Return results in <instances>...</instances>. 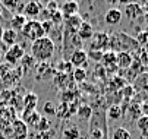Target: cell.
Here are the masks:
<instances>
[{
  "label": "cell",
  "mask_w": 148,
  "mask_h": 139,
  "mask_svg": "<svg viewBox=\"0 0 148 139\" xmlns=\"http://www.w3.org/2000/svg\"><path fill=\"white\" fill-rule=\"evenodd\" d=\"M101 65L106 69H110V72H114L117 69L116 66V53L112 50H107L103 53V59H101Z\"/></svg>",
  "instance_id": "8fae6325"
},
{
  "label": "cell",
  "mask_w": 148,
  "mask_h": 139,
  "mask_svg": "<svg viewBox=\"0 0 148 139\" xmlns=\"http://www.w3.org/2000/svg\"><path fill=\"white\" fill-rule=\"evenodd\" d=\"M122 16H123V12L120 9L110 7L104 15V21H106V24H109V25H117L122 21Z\"/></svg>",
  "instance_id": "30bf717a"
},
{
  "label": "cell",
  "mask_w": 148,
  "mask_h": 139,
  "mask_svg": "<svg viewBox=\"0 0 148 139\" xmlns=\"http://www.w3.org/2000/svg\"><path fill=\"white\" fill-rule=\"evenodd\" d=\"M134 89L139 92H148V75L145 72H141L135 79H134Z\"/></svg>",
  "instance_id": "5bb4252c"
},
{
  "label": "cell",
  "mask_w": 148,
  "mask_h": 139,
  "mask_svg": "<svg viewBox=\"0 0 148 139\" xmlns=\"http://www.w3.org/2000/svg\"><path fill=\"white\" fill-rule=\"evenodd\" d=\"M0 59H2V50H0Z\"/></svg>",
  "instance_id": "b9f144b4"
},
{
  "label": "cell",
  "mask_w": 148,
  "mask_h": 139,
  "mask_svg": "<svg viewBox=\"0 0 148 139\" xmlns=\"http://www.w3.org/2000/svg\"><path fill=\"white\" fill-rule=\"evenodd\" d=\"M25 56V50L21 44H15L12 47H9L6 51H5V60L9 66H15L19 60H22Z\"/></svg>",
  "instance_id": "5b68a950"
},
{
  "label": "cell",
  "mask_w": 148,
  "mask_h": 139,
  "mask_svg": "<svg viewBox=\"0 0 148 139\" xmlns=\"http://www.w3.org/2000/svg\"><path fill=\"white\" fill-rule=\"evenodd\" d=\"M27 21H28V19H27L22 13H15V15L12 16V19H10V28H12L13 31L19 32V31H22V28H24V25L27 24Z\"/></svg>",
  "instance_id": "d6986e66"
},
{
  "label": "cell",
  "mask_w": 148,
  "mask_h": 139,
  "mask_svg": "<svg viewBox=\"0 0 148 139\" xmlns=\"http://www.w3.org/2000/svg\"><path fill=\"white\" fill-rule=\"evenodd\" d=\"M43 111L46 113V114H50V116H54L56 114V107L50 103V101H47L46 104H44V108H43Z\"/></svg>",
  "instance_id": "836d02e7"
},
{
  "label": "cell",
  "mask_w": 148,
  "mask_h": 139,
  "mask_svg": "<svg viewBox=\"0 0 148 139\" xmlns=\"http://www.w3.org/2000/svg\"><path fill=\"white\" fill-rule=\"evenodd\" d=\"M139 48V44L135 40V37H131L126 32H116L110 35L109 41V50L114 53H135Z\"/></svg>",
  "instance_id": "7a4b0ae2"
},
{
  "label": "cell",
  "mask_w": 148,
  "mask_h": 139,
  "mask_svg": "<svg viewBox=\"0 0 148 139\" xmlns=\"http://www.w3.org/2000/svg\"><path fill=\"white\" fill-rule=\"evenodd\" d=\"M91 139H92V138H91Z\"/></svg>",
  "instance_id": "7bdbcfd3"
},
{
  "label": "cell",
  "mask_w": 148,
  "mask_h": 139,
  "mask_svg": "<svg viewBox=\"0 0 148 139\" xmlns=\"http://www.w3.org/2000/svg\"><path fill=\"white\" fill-rule=\"evenodd\" d=\"M135 40L138 41L139 47H141V46H145V44L148 43V32H147V31H142V32H139V34H138V37H136Z\"/></svg>",
  "instance_id": "1f68e13d"
},
{
  "label": "cell",
  "mask_w": 148,
  "mask_h": 139,
  "mask_svg": "<svg viewBox=\"0 0 148 139\" xmlns=\"http://www.w3.org/2000/svg\"><path fill=\"white\" fill-rule=\"evenodd\" d=\"M76 116L81 119V120H91V117H92V108L91 106H87V104H84V106H79L76 108Z\"/></svg>",
  "instance_id": "ffe728a7"
},
{
  "label": "cell",
  "mask_w": 148,
  "mask_h": 139,
  "mask_svg": "<svg viewBox=\"0 0 148 139\" xmlns=\"http://www.w3.org/2000/svg\"><path fill=\"white\" fill-rule=\"evenodd\" d=\"M144 19H145V22H147V25H148V10L144 13Z\"/></svg>",
  "instance_id": "f35d334b"
},
{
  "label": "cell",
  "mask_w": 148,
  "mask_h": 139,
  "mask_svg": "<svg viewBox=\"0 0 148 139\" xmlns=\"http://www.w3.org/2000/svg\"><path fill=\"white\" fill-rule=\"evenodd\" d=\"M128 114H129L131 119H134V120H138V119L142 116L141 104H139V103H129V106H128Z\"/></svg>",
  "instance_id": "7402d4cb"
},
{
  "label": "cell",
  "mask_w": 148,
  "mask_h": 139,
  "mask_svg": "<svg viewBox=\"0 0 148 139\" xmlns=\"http://www.w3.org/2000/svg\"><path fill=\"white\" fill-rule=\"evenodd\" d=\"M125 15H126V18L128 19H131V21H134V19H136V18H139L141 15H142V12H144V9H142V6L141 5H138V3H128L125 6Z\"/></svg>",
  "instance_id": "4fadbf2b"
},
{
  "label": "cell",
  "mask_w": 148,
  "mask_h": 139,
  "mask_svg": "<svg viewBox=\"0 0 148 139\" xmlns=\"http://www.w3.org/2000/svg\"><path fill=\"white\" fill-rule=\"evenodd\" d=\"M107 116H109V119H112V120H117V119H120L123 116V108L119 104H112L107 108Z\"/></svg>",
  "instance_id": "44dd1931"
},
{
  "label": "cell",
  "mask_w": 148,
  "mask_h": 139,
  "mask_svg": "<svg viewBox=\"0 0 148 139\" xmlns=\"http://www.w3.org/2000/svg\"><path fill=\"white\" fill-rule=\"evenodd\" d=\"M3 31H5V28H3V25L0 24V44H2V37H3Z\"/></svg>",
  "instance_id": "74e56055"
},
{
  "label": "cell",
  "mask_w": 148,
  "mask_h": 139,
  "mask_svg": "<svg viewBox=\"0 0 148 139\" xmlns=\"http://www.w3.org/2000/svg\"><path fill=\"white\" fill-rule=\"evenodd\" d=\"M144 70H145V73H147V75H148V65H147V66H145V67H144Z\"/></svg>",
  "instance_id": "60d3db41"
},
{
  "label": "cell",
  "mask_w": 148,
  "mask_h": 139,
  "mask_svg": "<svg viewBox=\"0 0 148 139\" xmlns=\"http://www.w3.org/2000/svg\"><path fill=\"white\" fill-rule=\"evenodd\" d=\"M126 85H128V84H126V79L122 78V76H114L110 81V88L114 89V91H119V89L122 91Z\"/></svg>",
  "instance_id": "cb8c5ba5"
},
{
  "label": "cell",
  "mask_w": 148,
  "mask_h": 139,
  "mask_svg": "<svg viewBox=\"0 0 148 139\" xmlns=\"http://www.w3.org/2000/svg\"><path fill=\"white\" fill-rule=\"evenodd\" d=\"M141 111H142V116L148 117V98L141 103Z\"/></svg>",
  "instance_id": "d590c367"
},
{
  "label": "cell",
  "mask_w": 148,
  "mask_h": 139,
  "mask_svg": "<svg viewBox=\"0 0 148 139\" xmlns=\"http://www.w3.org/2000/svg\"><path fill=\"white\" fill-rule=\"evenodd\" d=\"M144 48H145V51H147V53H148V43H147V44H145V46H144Z\"/></svg>",
  "instance_id": "ab89813d"
},
{
  "label": "cell",
  "mask_w": 148,
  "mask_h": 139,
  "mask_svg": "<svg viewBox=\"0 0 148 139\" xmlns=\"http://www.w3.org/2000/svg\"><path fill=\"white\" fill-rule=\"evenodd\" d=\"M54 51H56V46L50 37H43L31 43V57L35 62L49 63L54 56Z\"/></svg>",
  "instance_id": "6da1fadb"
},
{
  "label": "cell",
  "mask_w": 148,
  "mask_h": 139,
  "mask_svg": "<svg viewBox=\"0 0 148 139\" xmlns=\"http://www.w3.org/2000/svg\"><path fill=\"white\" fill-rule=\"evenodd\" d=\"M21 32H22L24 38L28 40V41H31V43L46 37L44 29H43V27H41V22L37 21V19H29V21H27V24L24 25V28H22Z\"/></svg>",
  "instance_id": "3957f363"
},
{
  "label": "cell",
  "mask_w": 148,
  "mask_h": 139,
  "mask_svg": "<svg viewBox=\"0 0 148 139\" xmlns=\"http://www.w3.org/2000/svg\"><path fill=\"white\" fill-rule=\"evenodd\" d=\"M12 136L13 139H25L28 135V126L22 120H15L12 123Z\"/></svg>",
  "instance_id": "9c48e42d"
},
{
  "label": "cell",
  "mask_w": 148,
  "mask_h": 139,
  "mask_svg": "<svg viewBox=\"0 0 148 139\" xmlns=\"http://www.w3.org/2000/svg\"><path fill=\"white\" fill-rule=\"evenodd\" d=\"M78 37L82 40V41H85V40H91L92 35H94V28L90 22H85V21H82L79 29H78Z\"/></svg>",
  "instance_id": "2e32d148"
},
{
  "label": "cell",
  "mask_w": 148,
  "mask_h": 139,
  "mask_svg": "<svg viewBox=\"0 0 148 139\" xmlns=\"http://www.w3.org/2000/svg\"><path fill=\"white\" fill-rule=\"evenodd\" d=\"M50 73H51V67L49 66V63H40L38 70H37V78H38V79L47 78Z\"/></svg>",
  "instance_id": "83f0119b"
},
{
  "label": "cell",
  "mask_w": 148,
  "mask_h": 139,
  "mask_svg": "<svg viewBox=\"0 0 148 139\" xmlns=\"http://www.w3.org/2000/svg\"><path fill=\"white\" fill-rule=\"evenodd\" d=\"M62 136H63V139H79L81 132L76 126H69V127H66L65 130H63Z\"/></svg>",
  "instance_id": "603a6c76"
},
{
  "label": "cell",
  "mask_w": 148,
  "mask_h": 139,
  "mask_svg": "<svg viewBox=\"0 0 148 139\" xmlns=\"http://www.w3.org/2000/svg\"><path fill=\"white\" fill-rule=\"evenodd\" d=\"M136 127L139 129V132L144 136H148V117L147 116H141L136 120Z\"/></svg>",
  "instance_id": "484cf974"
},
{
  "label": "cell",
  "mask_w": 148,
  "mask_h": 139,
  "mask_svg": "<svg viewBox=\"0 0 148 139\" xmlns=\"http://www.w3.org/2000/svg\"><path fill=\"white\" fill-rule=\"evenodd\" d=\"M41 12H43V6H41V3L38 2H28L25 3L24 6V10H22V15L28 19H35Z\"/></svg>",
  "instance_id": "52a82bcc"
},
{
  "label": "cell",
  "mask_w": 148,
  "mask_h": 139,
  "mask_svg": "<svg viewBox=\"0 0 148 139\" xmlns=\"http://www.w3.org/2000/svg\"><path fill=\"white\" fill-rule=\"evenodd\" d=\"M135 95V89L132 85H126L123 89H122V97L126 103H131V98Z\"/></svg>",
  "instance_id": "f1b7e54d"
},
{
  "label": "cell",
  "mask_w": 148,
  "mask_h": 139,
  "mask_svg": "<svg viewBox=\"0 0 148 139\" xmlns=\"http://www.w3.org/2000/svg\"><path fill=\"white\" fill-rule=\"evenodd\" d=\"M60 12H62V15H63V18H71V16H75V15H78V12H79V3L78 2H65L62 6H60V9H59Z\"/></svg>",
  "instance_id": "7c38bea8"
},
{
  "label": "cell",
  "mask_w": 148,
  "mask_h": 139,
  "mask_svg": "<svg viewBox=\"0 0 148 139\" xmlns=\"http://www.w3.org/2000/svg\"><path fill=\"white\" fill-rule=\"evenodd\" d=\"M41 27H43V29H44L46 37H49V32L53 29V24L49 21V19H44V21H41Z\"/></svg>",
  "instance_id": "d6a6232c"
},
{
  "label": "cell",
  "mask_w": 148,
  "mask_h": 139,
  "mask_svg": "<svg viewBox=\"0 0 148 139\" xmlns=\"http://www.w3.org/2000/svg\"><path fill=\"white\" fill-rule=\"evenodd\" d=\"M37 103H38V97L34 92H28L24 97V113H32L37 110Z\"/></svg>",
  "instance_id": "9a60e30c"
},
{
  "label": "cell",
  "mask_w": 148,
  "mask_h": 139,
  "mask_svg": "<svg viewBox=\"0 0 148 139\" xmlns=\"http://www.w3.org/2000/svg\"><path fill=\"white\" fill-rule=\"evenodd\" d=\"M72 79H73L76 84L85 82V79H87V70H85V69H73V72H72Z\"/></svg>",
  "instance_id": "d4e9b609"
},
{
  "label": "cell",
  "mask_w": 148,
  "mask_h": 139,
  "mask_svg": "<svg viewBox=\"0 0 148 139\" xmlns=\"http://www.w3.org/2000/svg\"><path fill=\"white\" fill-rule=\"evenodd\" d=\"M134 63V56L131 53H116V66L117 69L128 70Z\"/></svg>",
  "instance_id": "ba28073f"
},
{
  "label": "cell",
  "mask_w": 148,
  "mask_h": 139,
  "mask_svg": "<svg viewBox=\"0 0 148 139\" xmlns=\"http://www.w3.org/2000/svg\"><path fill=\"white\" fill-rule=\"evenodd\" d=\"M109 41H110V35L107 32H94L92 38L90 40V50L94 51H104L106 48H109Z\"/></svg>",
  "instance_id": "277c9868"
},
{
  "label": "cell",
  "mask_w": 148,
  "mask_h": 139,
  "mask_svg": "<svg viewBox=\"0 0 148 139\" xmlns=\"http://www.w3.org/2000/svg\"><path fill=\"white\" fill-rule=\"evenodd\" d=\"M112 139H131V132L125 127H117V129H114Z\"/></svg>",
  "instance_id": "4316f807"
},
{
  "label": "cell",
  "mask_w": 148,
  "mask_h": 139,
  "mask_svg": "<svg viewBox=\"0 0 148 139\" xmlns=\"http://www.w3.org/2000/svg\"><path fill=\"white\" fill-rule=\"evenodd\" d=\"M3 12H6V10L3 9V6H2V5H0V22H2V21H3V18H5Z\"/></svg>",
  "instance_id": "8d00e7d4"
},
{
  "label": "cell",
  "mask_w": 148,
  "mask_h": 139,
  "mask_svg": "<svg viewBox=\"0 0 148 139\" xmlns=\"http://www.w3.org/2000/svg\"><path fill=\"white\" fill-rule=\"evenodd\" d=\"M68 60L72 66H75V69H87L88 67V56H87V51L84 48L75 50L69 56Z\"/></svg>",
  "instance_id": "8992f818"
},
{
  "label": "cell",
  "mask_w": 148,
  "mask_h": 139,
  "mask_svg": "<svg viewBox=\"0 0 148 139\" xmlns=\"http://www.w3.org/2000/svg\"><path fill=\"white\" fill-rule=\"evenodd\" d=\"M103 53H104V51H94V50H88V51H87V56H88V59H91V60H94V62H101V59H103Z\"/></svg>",
  "instance_id": "f546056e"
},
{
  "label": "cell",
  "mask_w": 148,
  "mask_h": 139,
  "mask_svg": "<svg viewBox=\"0 0 148 139\" xmlns=\"http://www.w3.org/2000/svg\"><path fill=\"white\" fill-rule=\"evenodd\" d=\"M9 72H10V66L8 63H0V79L3 76H6Z\"/></svg>",
  "instance_id": "e575fe53"
},
{
  "label": "cell",
  "mask_w": 148,
  "mask_h": 139,
  "mask_svg": "<svg viewBox=\"0 0 148 139\" xmlns=\"http://www.w3.org/2000/svg\"><path fill=\"white\" fill-rule=\"evenodd\" d=\"M16 41H18V32L13 31L12 28H5L3 37H2V44L8 46V47H12V46L16 44Z\"/></svg>",
  "instance_id": "ac0fdd59"
},
{
  "label": "cell",
  "mask_w": 148,
  "mask_h": 139,
  "mask_svg": "<svg viewBox=\"0 0 148 139\" xmlns=\"http://www.w3.org/2000/svg\"><path fill=\"white\" fill-rule=\"evenodd\" d=\"M65 27H66V32H73L76 34L81 24H82V18L79 15H75V16H71V18H65Z\"/></svg>",
  "instance_id": "e0dca14e"
},
{
  "label": "cell",
  "mask_w": 148,
  "mask_h": 139,
  "mask_svg": "<svg viewBox=\"0 0 148 139\" xmlns=\"http://www.w3.org/2000/svg\"><path fill=\"white\" fill-rule=\"evenodd\" d=\"M59 70H62V73H65V75L71 73V72H72V65L69 63V60L60 62V63H59Z\"/></svg>",
  "instance_id": "4dcf8cb0"
}]
</instances>
